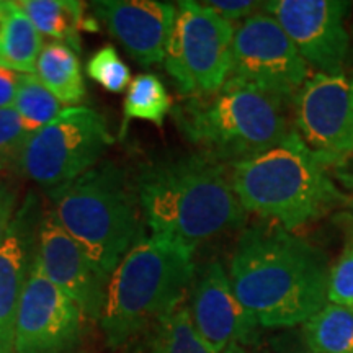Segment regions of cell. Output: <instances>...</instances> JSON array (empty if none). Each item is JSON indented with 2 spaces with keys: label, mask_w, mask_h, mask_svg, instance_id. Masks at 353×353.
<instances>
[{
  "label": "cell",
  "mask_w": 353,
  "mask_h": 353,
  "mask_svg": "<svg viewBox=\"0 0 353 353\" xmlns=\"http://www.w3.org/2000/svg\"><path fill=\"white\" fill-rule=\"evenodd\" d=\"M327 255L270 221L242 231L229 262L234 293L263 329L304 324L327 304Z\"/></svg>",
  "instance_id": "1"
},
{
  "label": "cell",
  "mask_w": 353,
  "mask_h": 353,
  "mask_svg": "<svg viewBox=\"0 0 353 353\" xmlns=\"http://www.w3.org/2000/svg\"><path fill=\"white\" fill-rule=\"evenodd\" d=\"M134 179L143 219L154 234L196 247L245 223L229 167L208 154L157 159Z\"/></svg>",
  "instance_id": "2"
},
{
  "label": "cell",
  "mask_w": 353,
  "mask_h": 353,
  "mask_svg": "<svg viewBox=\"0 0 353 353\" xmlns=\"http://www.w3.org/2000/svg\"><path fill=\"white\" fill-rule=\"evenodd\" d=\"M196 247L167 234L143 236L110 276L100 316L112 350L143 342L162 317L182 304L196 275Z\"/></svg>",
  "instance_id": "3"
},
{
  "label": "cell",
  "mask_w": 353,
  "mask_h": 353,
  "mask_svg": "<svg viewBox=\"0 0 353 353\" xmlns=\"http://www.w3.org/2000/svg\"><path fill=\"white\" fill-rule=\"evenodd\" d=\"M229 175L245 213L290 232L329 213L343 200L327 165L294 130L268 151L229 165Z\"/></svg>",
  "instance_id": "4"
},
{
  "label": "cell",
  "mask_w": 353,
  "mask_h": 353,
  "mask_svg": "<svg viewBox=\"0 0 353 353\" xmlns=\"http://www.w3.org/2000/svg\"><path fill=\"white\" fill-rule=\"evenodd\" d=\"M52 196L51 211L105 283L143 237L136 179L117 161H100Z\"/></svg>",
  "instance_id": "5"
},
{
  "label": "cell",
  "mask_w": 353,
  "mask_h": 353,
  "mask_svg": "<svg viewBox=\"0 0 353 353\" xmlns=\"http://www.w3.org/2000/svg\"><path fill=\"white\" fill-rule=\"evenodd\" d=\"M174 118L200 152L228 167L268 151L291 131L285 101L232 77L214 94L185 99Z\"/></svg>",
  "instance_id": "6"
},
{
  "label": "cell",
  "mask_w": 353,
  "mask_h": 353,
  "mask_svg": "<svg viewBox=\"0 0 353 353\" xmlns=\"http://www.w3.org/2000/svg\"><path fill=\"white\" fill-rule=\"evenodd\" d=\"M113 141L103 114L82 105L65 107L30 138L17 170L54 195L99 164Z\"/></svg>",
  "instance_id": "7"
},
{
  "label": "cell",
  "mask_w": 353,
  "mask_h": 353,
  "mask_svg": "<svg viewBox=\"0 0 353 353\" xmlns=\"http://www.w3.org/2000/svg\"><path fill=\"white\" fill-rule=\"evenodd\" d=\"M165 69L185 99L218 92L231 76L234 26L205 2H176Z\"/></svg>",
  "instance_id": "8"
},
{
  "label": "cell",
  "mask_w": 353,
  "mask_h": 353,
  "mask_svg": "<svg viewBox=\"0 0 353 353\" xmlns=\"http://www.w3.org/2000/svg\"><path fill=\"white\" fill-rule=\"evenodd\" d=\"M309 76L307 63L267 12H255L236 26L229 77L293 103Z\"/></svg>",
  "instance_id": "9"
},
{
  "label": "cell",
  "mask_w": 353,
  "mask_h": 353,
  "mask_svg": "<svg viewBox=\"0 0 353 353\" xmlns=\"http://www.w3.org/2000/svg\"><path fill=\"white\" fill-rule=\"evenodd\" d=\"M294 131L324 162L339 165L353 154V77L309 76L293 100Z\"/></svg>",
  "instance_id": "10"
},
{
  "label": "cell",
  "mask_w": 353,
  "mask_h": 353,
  "mask_svg": "<svg viewBox=\"0 0 353 353\" xmlns=\"http://www.w3.org/2000/svg\"><path fill=\"white\" fill-rule=\"evenodd\" d=\"M87 317L39 268L34 257L15 321V353H76Z\"/></svg>",
  "instance_id": "11"
},
{
  "label": "cell",
  "mask_w": 353,
  "mask_h": 353,
  "mask_svg": "<svg viewBox=\"0 0 353 353\" xmlns=\"http://www.w3.org/2000/svg\"><path fill=\"white\" fill-rule=\"evenodd\" d=\"M350 2L341 0H270L263 12L280 23L307 65L321 74H343L350 50L345 19Z\"/></svg>",
  "instance_id": "12"
},
{
  "label": "cell",
  "mask_w": 353,
  "mask_h": 353,
  "mask_svg": "<svg viewBox=\"0 0 353 353\" xmlns=\"http://www.w3.org/2000/svg\"><path fill=\"white\" fill-rule=\"evenodd\" d=\"M187 306L193 327L213 353L259 343L260 325L242 306L228 272L216 260L196 272Z\"/></svg>",
  "instance_id": "13"
},
{
  "label": "cell",
  "mask_w": 353,
  "mask_h": 353,
  "mask_svg": "<svg viewBox=\"0 0 353 353\" xmlns=\"http://www.w3.org/2000/svg\"><path fill=\"white\" fill-rule=\"evenodd\" d=\"M37 262L41 272L82 309L88 321L99 322L107 283L52 213H44L38 232Z\"/></svg>",
  "instance_id": "14"
},
{
  "label": "cell",
  "mask_w": 353,
  "mask_h": 353,
  "mask_svg": "<svg viewBox=\"0 0 353 353\" xmlns=\"http://www.w3.org/2000/svg\"><path fill=\"white\" fill-rule=\"evenodd\" d=\"M99 23L139 65L164 63L176 6L159 0H99L90 3Z\"/></svg>",
  "instance_id": "15"
},
{
  "label": "cell",
  "mask_w": 353,
  "mask_h": 353,
  "mask_svg": "<svg viewBox=\"0 0 353 353\" xmlns=\"http://www.w3.org/2000/svg\"><path fill=\"white\" fill-rule=\"evenodd\" d=\"M41 203L28 193L17 210L6 239L0 242V353H15V321L26 280L37 257Z\"/></svg>",
  "instance_id": "16"
},
{
  "label": "cell",
  "mask_w": 353,
  "mask_h": 353,
  "mask_svg": "<svg viewBox=\"0 0 353 353\" xmlns=\"http://www.w3.org/2000/svg\"><path fill=\"white\" fill-rule=\"evenodd\" d=\"M19 7L26 13L39 34L56 39L76 54L82 51L81 32H99L94 17H85V3L76 0H21Z\"/></svg>",
  "instance_id": "17"
},
{
  "label": "cell",
  "mask_w": 353,
  "mask_h": 353,
  "mask_svg": "<svg viewBox=\"0 0 353 353\" xmlns=\"http://www.w3.org/2000/svg\"><path fill=\"white\" fill-rule=\"evenodd\" d=\"M44 46L17 2L0 0V65L17 74H37V61Z\"/></svg>",
  "instance_id": "18"
},
{
  "label": "cell",
  "mask_w": 353,
  "mask_h": 353,
  "mask_svg": "<svg viewBox=\"0 0 353 353\" xmlns=\"http://www.w3.org/2000/svg\"><path fill=\"white\" fill-rule=\"evenodd\" d=\"M37 77L57 100L68 107H81L87 87L79 57L63 43L43 46L37 61Z\"/></svg>",
  "instance_id": "19"
},
{
  "label": "cell",
  "mask_w": 353,
  "mask_h": 353,
  "mask_svg": "<svg viewBox=\"0 0 353 353\" xmlns=\"http://www.w3.org/2000/svg\"><path fill=\"white\" fill-rule=\"evenodd\" d=\"M309 353H353V309L327 303L303 324Z\"/></svg>",
  "instance_id": "20"
},
{
  "label": "cell",
  "mask_w": 353,
  "mask_h": 353,
  "mask_svg": "<svg viewBox=\"0 0 353 353\" xmlns=\"http://www.w3.org/2000/svg\"><path fill=\"white\" fill-rule=\"evenodd\" d=\"M170 112L172 100L164 82L154 74H139L131 79L130 87L126 88L123 101V125L118 138H125L128 125L132 120H144L161 128Z\"/></svg>",
  "instance_id": "21"
},
{
  "label": "cell",
  "mask_w": 353,
  "mask_h": 353,
  "mask_svg": "<svg viewBox=\"0 0 353 353\" xmlns=\"http://www.w3.org/2000/svg\"><path fill=\"white\" fill-rule=\"evenodd\" d=\"M148 353H213L193 327L187 299L159 321L149 335Z\"/></svg>",
  "instance_id": "22"
},
{
  "label": "cell",
  "mask_w": 353,
  "mask_h": 353,
  "mask_svg": "<svg viewBox=\"0 0 353 353\" xmlns=\"http://www.w3.org/2000/svg\"><path fill=\"white\" fill-rule=\"evenodd\" d=\"M12 107L33 132L51 123L64 110V105L43 85L37 74H20Z\"/></svg>",
  "instance_id": "23"
},
{
  "label": "cell",
  "mask_w": 353,
  "mask_h": 353,
  "mask_svg": "<svg viewBox=\"0 0 353 353\" xmlns=\"http://www.w3.org/2000/svg\"><path fill=\"white\" fill-rule=\"evenodd\" d=\"M87 76L112 94H121L131 83V69L113 46H103L87 61Z\"/></svg>",
  "instance_id": "24"
},
{
  "label": "cell",
  "mask_w": 353,
  "mask_h": 353,
  "mask_svg": "<svg viewBox=\"0 0 353 353\" xmlns=\"http://www.w3.org/2000/svg\"><path fill=\"white\" fill-rule=\"evenodd\" d=\"M33 134L15 108H0V174L19 167L21 151Z\"/></svg>",
  "instance_id": "25"
},
{
  "label": "cell",
  "mask_w": 353,
  "mask_h": 353,
  "mask_svg": "<svg viewBox=\"0 0 353 353\" xmlns=\"http://www.w3.org/2000/svg\"><path fill=\"white\" fill-rule=\"evenodd\" d=\"M327 303L353 309V239L330 267Z\"/></svg>",
  "instance_id": "26"
},
{
  "label": "cell",
  "mask_w": 353,
  "mask_h": 353,
  "mask_svg": "<svg viewBox=\"0 0 353 353\" xmlns=\"http://www.w3.org/2000/svg\"><path fill=\"white\" fill-rule=\"evenodd\" d=\"M205 6L234 25V21L245 20L259 12L263 3L252 2V0H211V2H205Z\"/></svg>",
  "instance_id": "27"
},
{
  "label": "cell",
  "mask_w": 353,
  "mask_h": 353,
  "mask_svg": "<svg viewBox=\"0 0 353 353\" xmlns=\"http://www.w3.org/2000/svg\"><path fill=\"white\" fill-rule=\"evenodd\" d=\"M17 210V190L8 180L0 176V242L6 239Z\"/></svg>",
  "instance_id": "28"
},
{
  "label": "cell",
  "mask_w": 353,
  "mask_h": 353,
  "mask_svg": "<svg viewBox=\"0 0 353 353\" xmlns=\"http://www.w3.org/2000/svg\"><path fill=\"white\" fill-rule=\"evenodd\" d=\"M20 74L13 72L0 65V108L12 107L15 100L17 85H19Z\"/></svg>",
  "instance_id": "29"
},
{
  "label": "cell",
  "mask_w": 353,
  "mask_h": 353,
  "mask_svg": "<svg viewBox=\"0 0 353 353\" xmlns=\"http://www.w3.org/2000/svg\"><path fill=\"white\" fill-rule=\"evenodd\" d=\"M278 353H309L304 342H285Z\"/></svg>",
  "instance_id": "30"
},
{
  "label": "cell",
  "mask_w": 353,
  "mask_h": 353,
  "mask_svg": "<svg viewBox=\"0 0 353 353\" xmlns=\"http://www.w3.org/2000/svg\"><path fill=\"white\" fill-rule=\"evenodd\" d=\"M224 353H268V352L265 350V348H259L255 345V347H232Z\"/></svg>",
  "instance_id": "31"
},
{
  "label": "cell",
  "mask_w": 353,
  "mask_h": 353,
  "mask_svg": "<svg viewBox=\"0 0 353 353\" xmlns=\"http://www.w3.org/2000/svg\"><path fill=\"white\" fill-rule=\"evenodd\" d=\"M117 353H148V345H143V342L134 343V345L125 348V350Z\"/></svg>",
  "instance_id": "32"
},
{
  "label": "cell",
  "mask_w": 353,
  "mask_h": 353,
  "mask_svg": "<svg viewBox=\"0 0 353 353\" xmlns=\"http://www.w3.org/2000/svg\"><path fill=\"white\" fill-rule=\"evenodd\" d=\"M352 214H353V203H352Z\"/></svg>",
  "instance_id": "33"
}]
</instances>
